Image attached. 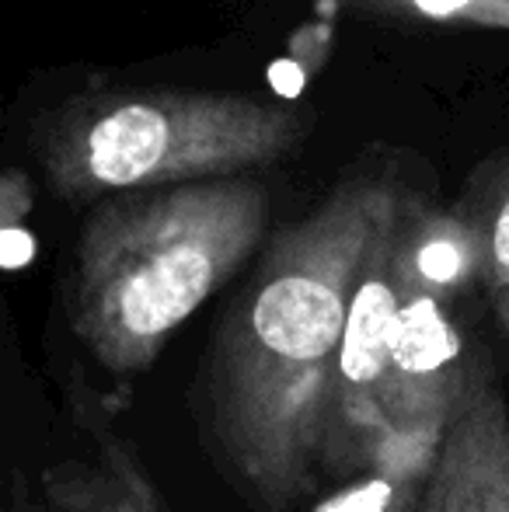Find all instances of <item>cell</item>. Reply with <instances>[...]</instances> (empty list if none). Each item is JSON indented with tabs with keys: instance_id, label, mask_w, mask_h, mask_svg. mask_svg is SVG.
I'll return each mask as SVG.
<instances>
[{
	"instance_id": "cell-1",
	"label": "cell",
	"mask_w": 509,
	"mask_h": 512,
	"mask_svg": "<svg viewBox=\"0 0 509 512\" xmlns=\"http://www.w3.org/2000/svg\"><path fill=\"white\" fill-rule=\"evenodd\" d=\"M387 175L339 182L265 244L210 342L199 411L213 457L258 512L314 492L349 300L377 234L405 206Z\"/></svg>"
},
{
	"instance_id": "cell-2",
	"label": "cell",
	"mask_w": 509,
	"mask_h": 512,
	"mask_svg": "<svg viewBox=\"0 0 509 512\" xmlns=\"http://www.w3.org/2000/svg\"><path fill=\"white\" fill-rule=\"evenodd\" d=\"M269 192L252 178L119 192L74 248L67 321L105 373L140 377L262 244Z\"/></svg>"
},
{
	"instance_id": "cell-3",
	"label": "cell",
	"mask_w": 509,
	"mask_h": 512,
	"mask_svg": "<svg viewBox=\"0 0 509 512\" xmlns=\"http://www.w3.org/2000/svg\"><path fill=\"white\" fill-rule=\"evenodd\" d=\"M307 136V115L245 91H109L74 98L39 122L35 150L70 203L119 192L241 178Z\"/></svg>"
},
{
	"instance_id": "cell-4",
	"label": "cell",
	"mask_w": 509,
	"mask_h": 512,
	"mask_svg": "<svg viewBox=\"0 0 509 512\" xmlns=\"http://www.w3.org/2000/svg\"><path fill=\"white\" fill-rule=\"evenodd\" d=\"M398 216L377 234L360 279H356L353 300H349L346 331H342L339 359H335L332 401H328L321 471L360 474L374 457V446L391 429L384 418V384L387 366H391L394 331H398L401 297H405L391 262Z\"/></svg>"
},
{
	"instance_id": "cell-5",
	"label": "cell",
	"mask_w": 509,
	"mask_h": 512,
	"mask_svg": "<svg viewBox=\"0 0 509 512\" xmlns=\"http://www.w3.org/2000/svg\"><path fill=\"white\" fill-rule=\"evenodd\" d=\"M419 512H509V408L485 345H471Z\"/></svg>"
},
{
	"instance_id": "cell-6",
	"label": "cell",
	"mask_w": 509,
	"mask_h": 512,
	"mask_svg": "<svg viewBox=\"0 0 509 512\" xmlns=\"http://www.w3.org/2000/svg\"><path fill=\"white\" fill-rule=\"evenodd\" d=\"M471 345L447 304L422 293L401 297L384 384V418L398 429H447Z\"/></svg>"
},
{
	"instance_id": "cell-7",
	"label": "cell",
	"mask_w": 509,
	"mask_h": 512,
	"mask_svg": "<svg viewBox=\"0 0 509 512\" xmlns=\"http://www.w3.org/2000/svg\"><path fill=\"white\" fill-rule=\"evenodd\" d=\"M84 394L77 422L88 436V453L53 460L39 471L46 512H171L140 450L116 432L102 394L91 387Z\"/></svg>"
},
{
	"instance_id": "cell-8",
	"label": "cell",
	"mask_w": 509,
	"mask_h": 512,
	"mask_svg": "<svg viewBox=\"0 0 509 512\" xmlns=\"http://www.w3.org/2000/svg\"><path fill=\"white\" fill-rule=\"evenodd\" d=\"M391 262L401 290L447 307L471 286H482V241L461 209L443 213L405 199L394 223Z\"/></svg>"
},
{
	"instance_id": "cell-9",
	"label": "cell",
	"mask_w": 509,
	"mask_h": 512,
	"mask_svg": "<svg viewBox=\"0 0 509 512\" xmlns=\"http://www.w3.org/2000/svg\"><path fill=\"white\" fill-rule=\"evenodd\" d=\"M443 429H391L360 474L339 485L311 512H419Z\"/></svg>"
},
{
	"instance_id": "cell-10",
	"label": "cell",
	"mask_w": 509,
	"mask_h": 512,
	"mask_svg": "<svg viewBox=\"0 0 509 512\" xmlns=\"http://www.w3.org/2000/svg\"><path fill=\"white\" fill-rule=\"evenodd\" d=\"M482 241V286L489 297L499 335L509 342V175L492 185V192H475L461 209Z\"/></svg>"
},
{
	"instance_id": "cell-11",
	"label": "cell",
	"mask_w": 509,
	"mask_h": 512,
	"mask_svg": "<svg viewBox=\"0 0 509 512\" xmlns=\"http://www.w3.org/2000/svg\"><path fill=\"white\" fill-rule=\"evenodd\" d=\"M381 21L509 32V0H328Z\"/></svg>"
}]
</instances>
